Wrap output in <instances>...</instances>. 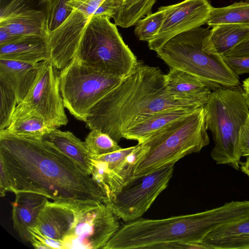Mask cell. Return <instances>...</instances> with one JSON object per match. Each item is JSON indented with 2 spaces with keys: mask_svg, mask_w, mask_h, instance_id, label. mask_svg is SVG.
Here are the masks:
<instances>
[{
  "mask_svg": "<svg viewBox=\"0 0 249 249\" xmlns=\"http://www.w3.org/2000/svg\"><path fill=\"white\" fill-rule=\"evenodd\" d=\"M0 162L6 172L11 192L40 194L53 201L105 197L89 175L53 144L0 131Z\"/></svg>",
  "mask_w": 249,
  "mask_h": 249,
  "instance_id": "1",
  "label": "cell"
},
{
  "mask_svg": "<svg viewBox=\"0 0 249 249\" xmlns=\"http://www.w3.org/2000/svg\"><path fill=\"white\" fill-rule=\"evenodd\" d=\"M164 75L159 68L138 61L134 71L92 108L86 126L101 130L119 142L129 127L151 114L169 108L202 107L168 94Z\"/></svg>",
  "mask_w": 249,
  "mask_h": 249,
  "instance_id": "2",
  "label": "cell"
},
{
  "mask_svg": "<svg viewBox=\"0 0 249 249\" xmlns=\"http://www.w3.org/2000/svg\"><path fill=\"white\" fill-rule=\"evenodd\" d=\"M249 214V200L232 201L195 213L126 222L104 249H164L174 244H201L216 228Z\"/></svg>",
  "mask_w": 249,
  "mask_h": 249,
  "instance_id": "3",
  "label": "cell"
},
{
  "mask_svg": "<svg viewBox=\"0 0 249 249\" xmlns=\"http://www.w3.org/2000/svg\"><path fill=\"white\" fill-rule=\"evenodd\" d=\"M209 28L201 27L172 38L157 52L170 68L182 70L199 80L212 91L240 86L235 74L215 49Z\"/></svg>",
  "mask_w": 249,
  "mask_h": 249,
  "instance_id": "4",
  "label": "cell"
},
{
  "mask_svg": "<svg viewBox=\"0 0 249 249\" xmlns=\"http://www.w3.org/2000/svg\"><path fill=\"white\" fill-rule=\"evenodd\" d=\"M207 130L202 107L156 131L140 144L132 177L147 174L199 152L210 143Z\"/></svg>",
  "mask_w": 249,
  "mask_h": 249,
  "instance_id": "5",
  "label": "cell"
},
{
  "mask_svg": "<svg viewBox=\"0 0 249 249\" xmlns=\"http://www.w3.org/2000/svg\"><path fill=\"white\" fill-rule=\"evenodd\" d=\"M206 124L213 136L211 156L218 164L238 170L241 156L239 131L249 113L242 88L212 91L203 107Z\"/></svg>",
  "mask_w": 249,
  "mask_h": 249,
  "instance_id": "6",
  "label": "cell"
},
{
  "mask_svg": "<svg viewBox=\"0 0 249 249\" xmlns=\"http://www.w3.org/2000/svg\"><path fill=\"white\" fill-rule=\"evenodd\" d=\"M110 19L104 15L89 18L73 58L100 72L124 79L138 60Z\"/></svg>",
  "mask_w": 249,
  "mask_h": 249,
  "instance_id": "7",
  "label": "cell"
},
{
  "mask_svg": "<svg viewBox=\"0 0 249 249\" xmlns=\"http://www.w3.org/2000/svg\"><path fill=\"white\" fill-rule=\"evenodd\" d=\"M123 79L100 72L73 58L59 73L65 107L76 119L85 122L92 108Z\"/></svg>",
  "mask_w": 249,
  "mask_h": 249,
  "instance_id": "8",
  "label": "cell"
},
{
  "mask_svg": "<svg viewBox=\"0 0 249 249\" xmlns=\"http://www.w3.org/2000/svg\"><path fill=\"white\" fill-rule=\"evenodd\" d=\"M69 202L73 218L63 249H104L120 228V219L100 201L75 199Z\"/></svg>",
  "mask_w": 249,
  "mask_h": 249,
  "instance_id": "9",
  "label": "cell"
},
{
  "mask_svg": "<svg viewBox=\"0 0 249 249\" xmlns=\"http://www.w3.org/2000/svg\"><path fill=\"white\" fill-rule=\"evenodd\" d=\"M174 164H170L147 174L132 177L105 204L119 218L128 222L141 218L167 187Z\"/></svg>",
  "mask_w": 249,
  "mask_h": 249,
  "instance_id": "10",
  "label": "cell"
},
{
  "mask_svg": "<svg viewBox=\"0 0 249 249\" xmlns=\"http://www.w3.org/2000/svg\"><path fill=\"white\" fill-rule=\"evenodd\" d=\"M141 144L91 157L90 176L105 197L106 203L132 178Z\"/></svg>",
  "mask_w": 249,
  "mask_h": 249,
  "instance_id": "11",
  "label": "cell"
},
{
  "mask_svg": "<svg viewBox=\"0 0 249 249\" xmlns=\"http://www.w3.org/2000/svg\"><path fill=\"white\" fill-rule=\"evenodd\" d=\"M21 103L36 111L53 127L68 123L60 89L59 74L51 60L45 61Z\"/></svg>",
  "mask_w": 249,
  "mask_h": 249,
  "instance_id": "12",
  "label": "cell"
},
{
  "mask_svg": "<svg viewBox=\"0 0 249 249\" xmlns=\"http://www.w3.org/2000/svg\"><path fill=\"white\" fill-rule=\"evenodd\" d=\"M212 7L208 0H184L163 6L164 21L157 35L148 42L149 49L157 52L176 36L206 24Z\"/></svg>",
  "mask_w": 249,
  "mask_h": 249,
  "instance_id": "13",
  "label": "cell"
},
{
  "mask_svg": "<svg viewBox=\"0 0 249 249\" xmlns=\"http://www.w3.org/2000/svg\"><path fill=\"white\" fill-rule=\"evenodd\" d=\"M89 17L73 9L67 19L50 33L51 61L57 69H62L73 58L83 30Z\"/></svg>",
  "mask_w": 249,
  "mask_h": 249,
  "instance_id": "14",
  "label": "cell"
},
{
  "mask_svg": "<svg viewBox=\"0 0 249 249\" xmlns=\"http://www.w3.org/2000/svg\"><path fill=\"white\" fill-rule=\"evenodd\" d=\"M15 194V200L11 203L13 228L24 242H30L29 228L36 226L37 218L49 198L34 192H19Z\"/></svg>",
  "mask_w": 249,
  "mask_h": 249,
  "instance_id": "15",
  "label": "cell"
},
{
  "mask_svg": "<svg viewBox=\"0 0 249 249\" xmlns=\"http://www.w3.org/2000/svg\"><path fill=\"white\" fill-rule=\"evenodd\" d=\"M73 213L69 200L47 201L36 227L47 237L61 242L69 232Z\"/></svg>",
  "mask_w": 249,
  "mask_h": 249,
  "instance_id": "16",
  "label": "cell"
},
{
  "mask_svg": "<svg viewBox=\"0 0 249 249\" xmlns=\"http://www.w3.org/2000/svg\"><path fill=\"white\" fill-rule=\"evenodd\" d=\"M43 62L29 63L0 59V80L13 91L18 105L23 101L28 94Z\"/></svg>",
  "mask_w": 249,
  "mask_h": 249,
  "instance_id": "17",
  "label": "cell"
},
{
  "mask_svg": "<svg viewBox=\"0 0 249 249\" xmlns=\"http://www.w3.org/2000/svg\"><path fill=\"white\" fill-rule=\"evenodd\" d=\"M201 244L205 249H249V214L213 229Z\"/></svg>",
  "mask_w": 249,
  "mask_h": 249,
  "instance_id": "18",
  "label": "cell"
},
{
  "mask_svg": "<svg viewBox=\"0 0 249 249\" xmlns=\"http://www.w3.org/2000/svg\"><path fill=\"white\" fill-rule=\"evenodd\" d=\"M166 92L173 98L199 104L206 103L212 91L199 80L178 69L170 68L164 75Z\"/></svg>",
  "mask_w": 249,
  "mask_h": 249,
  "instance_id": "19",
  "label": "cell"
},
{
  "mask_svg": "<svg viewBox=\"0 0 249 249\" xmlns=\"http://www.w3.org/2000/svg\"><path fill=\"white\" fill-rule=\"evenodd\" d=\"M0 59L29 63L51 60V51L49 37L25 36L12 43L0 45Z\"/></svg>",
  "mask_w": 249,
  "mask_h": 249,
  "instance_id": "20",
  "label": "cell"
},
{
  "mask_svg": "<svg viewBox=\"0 0 249 249\" xmlns=\"http://www.w3.org/2000/svg\"><path fill=\"white\" fill-rule=\"evenodd\" d=\"M54 128L34 109L21 103L17 105L10 124L5 129L10 133L18 137L42 140Z\"/></svg>",
  "mask_w": 249,
  "mask_h": 249,
  "instance_id": "21",
  "label": "cell"
},
{
  "mask_svg": "<svg viewBox=\"0 0 249 249\" xmlns=\"http://www.w3.org/2000/svg\"><path fill=\"white\" fill-rule=\"evenodd\" d=\"M196 108H173L151 114L129 127L124 133L123 138L135 140L139 144H141L156 131L172 122L189 115Z\"/></svg>",
  "mask_w": 249,
  "mask_h": 249,
  "instance_id": "22",
  "label": "cell"
},
{
  "mask_svg": "<svg viewBox=\"0 0 249 249\" xmlns=\"http://www.w3.org/2000/svg\"><path fill=\"white\" fill-rule=\"evenodd\" d=\"M43 140L53 144L90 176L92 155L85 141H82L71 132L63 131L56 127L46 135Z\"/></svg>",
  "mask_w": 249,
  "mask_h": 249,
  "instance_id": "23",
  "label": "cell"
},
{
  "mask_svg": "<svg viewBox=\"0 0 249 249\" xmlns=\"http://www.w3.org/2000/svg\"><path fill=\"white\" fill-rule=\"evenodd\" d=\"M0 25L19 36H36L49 37L46 15L42 10H31L0 21Z\"/></svg>",
  "mask_w": 249,
  "mask_h": 249,
  "instance_id": "24",
  "label": "cell"
},
{
  "mask_svg": "<svg viewBox=\"0 0 249 249\" xmlns=\"http://www.w3.org/2000/svg\"><path fill=\"white\" fill-rule=\"evenodd\" d=\"M212 42L218 53L224 55L249 37V26L239 24H222L212 27Z\"/></svg>",
  "mask_w": 249,
  "mask_h": 249,
  "instance_id": "25",
  "label": "cell"
},
{
  "mask_svg": "<svg viewBox=\"0 0 249 249\" xmlns=\"http://www.w3.org/2000/svg\"><path fill=\"white\" fill-rule=\"evenodd\" d=\"M157 0H120L112 18L114 23L124 28L135 26L141 19L152 13Z\"/></svg>",
  "mask_w": 249,
  "mask_h": 249,
  "instance_id": "26",
  "label": "cell"
},
{
  "mask_svg": "<svg viewBox=\"0 0 249 249\" xmlns=\"http://www.w3.org/2000/svg\"><path fill=\"white\" fill-rule=\"evenodd\" d=\"M206 24L211 27L222 24L249 26V0L236 2L225 7H212Z\"/></svg>",
  "mask_w": 249,
  "mask_h": 249,
  "instance_id": "27",
  "label": "cell"
},
{
  "mask_svg": "<svg viewBox=\"0 0 249 249\" xmlns=\"http://www.w3.org/2000/svg\"><path fill=\"white\" fill-rule=\"evenodd\" d=\"M49 0H0V21L31 10L46 13Z\"/></svg>",
  "mask_w": 249,
  "mask_h": 249,
  "instance_id": "28",
  "label": "cell"
},
{
  "mask_svg": "<svg viewBox=\"0 0 249 249\" xmlns=\"http://www.w3.org/2000/svg\"><path fill=\"white\" fill-rule=\"evenodd\" d=\"M165 11L163 6L158 11L141 19L135 25L134 33L142 41L148 42L157 35L164 21Z\"/></svg>",
  "mask_w": 249,
  "mask_h": 249,
  "instance_id": "29",
  "label": "cell"
},
{
  "mask_svg": "<svg viewBox=\"0 0 249 249\" xmlns=\"http://www.w3.org/2000/svg\"><path fill=\"white\" fill-rule=\"evenodd\" d=\"M85 142L90 153L94 156L108 154L122 148L110 136L96 129L90 130Z\"/></svg>",
  "mask_w": 249,
  "mask_h": 249,
  "instance_id": "30",
  "label": "cell"
},
{
  "mask_svg": "<svg viewBox=\"0 0 249 249\" xmlns=\"http://www.w3.org/2000/svg\"><path fill=\"white\" fill-rule=\"evenodd\" d=\"M69 0H49L46 13V24L49 34L60 26L73 10L69 4Z\"/></svg>",
  "mask_w": 249,
  "mask_h": 249,
  "instance_id": "31",
  "label": "cell"
},
{
  "mask_svg": "<svg viewBox=\"0 0 249 249\" xmlns=\"http://www.w3.org/2000/svg\"><path fill=\"white\" fill-rule=\"evenodd\" d=\"M0 131L6 128L18 105L13 91L0 80Z\"/></svg>",
  "mask_w": 249,
  "mask_h": 249,
  "instance_id": "32",
  "label": "cell"
},
{
  "mask_svg": "<svg viewBox=\"0 0 249 249\" xmlns=\"http://www.w3.org/2000/svg\"><path fill=\"white\" fill-rule=\"evenodd\" d=\"M31 235L30 243L36 249H63V245L59 241L50 238L43 233L35 226L29 228Z\"/></svg>",
  "mask_w": 249,
  "mask_h": 249,
  "instance_id": "33",
  "label": "cell"
},
{
  "mask_svg": "<svg viewBox=\"0 0 249 249\" xmlns=\"http://www.w3.org/2000/svg\"><path fill=\"white\" fill-rule=\"evenodd\" d=\"M105 0H69L68 3L89 17L95 15Z\"/></svg>",
  "mask_w": 249,
  "mask_h": 249,
  "instance_id": "34",
  "label": "cell"
},
{
  "mask_svg": "<svg viewBox=\"0 0 249 249\" xmlns=\"http://www.w3.org/2000/svg\"><path fill=\"white\" fill-rule=\"evenodd\" d=\"M222 56L225 62L237 76L249 73V56L243 57Z\"/></svg>",
  "mask_w": 249,
  "mask_h": 249,
  "instance_id": "35",
  "label": "cell"
},
{
  "mask_svg": "<svg viewBox=\"0 0 249 249\" xmlns=\"http://www.w3.org/2000/svg\"><path fill=\"white\" fill-rule=\"evenodd\" d=\"M239 142L242 157L249 156V113L239 131Z\"/></svg>",
  "mask_w": 249,
  "mask_h": 249,
  "instance_id": "36",
  "label": "cell"
},
{
  "mask_svg": "<svg viewBox=\"0 0 249 249\" xmlns=\"http://www.w3.org/2000/svg\"><path fill=\"white\" fill-rule=\"evenodd\" d=\"M223 55L233 57L249 56V37Z\"/></svg>",
  "mask_w": 249,
  "mask_h": 249,
  "instance_id": "37",
  "label": "cell"
},
{
  "mask_svg": "<svg viewBox=\"0 0 249 249\" xmlns=\"http://www.w3.org/2000/svg\"><path fill=\"white\" fill-rule=\"evenodd\" d=\"M11 192V185L5 169L0 162V195L4 197L6 193Z\"/></svg>",
  "mask_w": 249,
  "mask_h": 249,
  "instance_id": "38",
  "label": "cell"
},
{
  "mask_svg": "<svg viewBox=\"0 0 249 249\" xmlns=\"http://www.w3.org/2000/svg\"><path fill=\"white\" fill-rule=\"evenodd\" d=\"M22 36L14 35L5 27L0 25V45L12 43Z\"/></svg>",
  "mask_w": 249,
  "mask_h": 249,
  "instance_id": "39",
  "label": "cell"
},
{
  "mask_svg": "<svg viewBox=\"0 0 249 249\" xmlns=\"http://www.w3.org/2000/svg\"><path fill=\"white\" fill-rule=\"evenodd\" d=\"M241 170L249 178V156L247 157L246 160L244 162H240Z\"/></svg>",
  "mask_w": 249,
  "mask_h": 249,
  "instance_id": "40",
  "label": "cell"
},
{
  "mask_svg": "<svg viewBox=\"0 0 249 249\" xmlns=\"http://www.w3.org/2000/svg\"><path fill=\"white\" fill-rule=\"evenodd\" d=\"M242 88L244 93L249 95V76L243 81Z\"/></svg>",
  "mask_w": 249,
  "mask_h": 249,
  "instance_id": "41",
  "label": "cell"
},
{
  "mask_svg": "<svg viewBox=\"0 0 249 249\" xmlns=\"http://www.w3.org/2000/svg\"><path fill=\"white\" fill-rule=\"evenodd\" d=\"M245 96L246 97V100H247V101L248 103V105H249V95H248V94H245Z\"/></svg>",
  "mask_w": 249,
  "mask_h": 249,
  "instance_id": "42",
  "label": "cell"
}]
</instances>
